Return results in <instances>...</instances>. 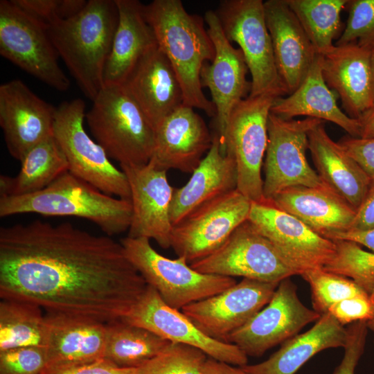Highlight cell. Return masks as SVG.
Returning a JSON list of instances; mask_svg holds the SVG:
<instances>
[{
  "label": "cell",
  "mask_w": 374,
  "mask_h": 374,
  "mask_svg": "<svg viewBox=\"0 0 374 374\" xmlns=\"http://www.w3.org/2000/svg\"><path fill=\"white\" fill-rule=\"evenodd\" d=\"M147 285L121 242L69 222L0 228V298L47 312L119 319Z\"/></svg>",
  "instance_id": "1"
},
{
  "label": "cell",
  "mask_w": 374,
  "mask_h": 374,
  "mask_svg": "<svg viewBox=\"0 0 374 374\" xmlns=\"http://www.w3.org/2000/svg\"><path fill=\"white\" fill-rule=\"evenodd\" d=\"M144 14L177 76L184 104L215 118V107L204 94L200 80L204 64L215 55L204 19L188 13L180 0H154L144 6Z\"/></svg>",
  "instance_id": "2"
},
{
  "label": "cell",
  "mask_w": 374,
  "mask_h": 374,
  "mask_svg": "<svg viewBox=\"0 0 374 374\" xmlns=\"http://www.w3.org/2000/svg\"><path fill=\"white\" fill-rule=\"evenodd\" d=\"M118 22L115 0H89L75 15L46 27L59 57L91 101L104 87L105 67Z\"/></svg>",
  "instance_id": "3"
},
{
  "label": "cell",
  "mask_w": 374,
  "mask_h": 374,
  "mask_svg": "<svg viewBox=\"0 0 374 374\" xmlns=\"http://www.w3.org/2000/svg\"><path fill=\"white\" fill-rule=\"evenodd\" d=\"M24 213L84 218L112 237L129 229L132 206L130 200L107 195L67 171L38 192L1 196V217Z\"/></svg>",
  "instance_id": "4"
},
{
  "label": "cell",
  "mask_w": 374,
  "mask_h": 374,
  "mask_svg": "<svg viewBox=\"0 0 374 374\" xmlns=\"http://www.w3.org/2000/svg\"><path fill=\"white\" fill-rule=\"evenodd\" d=\"M92 102L85 120L109 158L120 166L148 163L154 148V128L124 87H104Z\"/></svg>",
  "instance_id": "5"
},
{
  "label": "cell",
  "mask_w": 374,
  "mask_h": 374,
  "mask_svg": "<svg viewBox=\"0 0 374 374\" xmlns=\"http://www.w3.org/2000/svg\"><path fill=\"white\" fill-rule=\"evenodd\" d=\"M121 243L146 284L176 310L219 294L236 283L232 277L199 272L182 257L170 259L161 255L148 238L127 236Z\"/></svg>",
  "instance_id": "6"
},
{
  "label": "cell",
  "mask_w": 374,
  "mask_h": 374,
  "mask_svg": "<svg viewBox=\"0 0 374 374\" xmlns=\"http://www.w3.org/2000/svg\"><path fill=\"white\" fill-rule=\"evenodd\" d=\"M223 32L238 44L251 75L248 96L287 94L279 78L262 0H223L215 11Z\"/></svg>",
  "instance_id": "7"
},
{
  "label": "cell",
  "mask_w": 374,
  "mask_h": 374,
  "mask_svg": "<svg viewBox=\"0 0 374 374\" xmlns=\"http://www.w3.org/2000/svg\"><path fill=\"white\" fill-rule=\"evenodd\" d=\"M85 114L84 102L80 98L62 102L56 107L53 135L65 155L69 171L107 195L130 200L125 174L87 134Z\"/></svg>",
  "instance_id": "8"
},
{
  "label": "cell",
  "mask_w": 374,
  "mask_h": 374,
  "mask_svg": "<svg viewBox=\"0 0 374 374\" xmlns=\"http://www.w3.org/2000/svg\"><path fill=\"white\" fill-rule=\"evenodd\" d=\"M276 97L247 96L232 110L222 152L234 159L237 189L252 202H265L262 168L268 143V118Z\"/></svg>",
  "instance_id": "9"
},
{
  "label": "cell",
  "mask_w": 374,
  "mask_h": 374,
  "mask_svg": "<svg viewBox=\"0 0 374 374\" xmlns=\"http://www.w3.org/2000/svg\"><path fill=\"white\" fill-rule=\"evenodd\" d=\"M0 54L56 90L65 91L70 87L46 26L12 0L0 1Z\"/></svg>",
  "instance_id": "10"
},
{
  "label": "cell",
  "mask_w": 374,
  "mask_h": 374,
  "mask_svg": "<svg viewBox=\"0 0 374 374\" xmlns=\"http://www.w3.org/2000/svg\"><path fill=\"white\" fill-rule=\"evenodd\" d=\"M323 122L310 117L285 119L270 113L268 143L262 166L265 202H270L278 193L290 187L323 184L306 157L309 132Z\"/></svg>",
  "instance_id": "11"
},
{
  "label": "cell",
  "mask_w": 374,
  "mask_h": 374,
  "mask_svg": "<svg viewBox=\"0 0 374 374\" xmlns=\"http://www.w3.org/2000/svg\"><path fill=\"white\" fill-rule=\"evenodd\" d=\"M190 265L204 274L267 283H280L296 275L248 220L215 251Z\"/></svg>",
  "instance_id": "12"
},
{
  "label": "cell",
  "mask_w": 374,
  "mask_h": 374,
  "mask_svg": "<svg viewBox=\"0 0 374 374\" xmlns=\"http://www.w3.org/2000/svg\"><path fill=\"white\" fill-rule=\"evenodd\" d=\"M251 203L238 189L206 203L173 226L170 247L188 264L206 257L248 220Z\"/></svg>",
  "instance_id": "13"
},
{
  "label": "cell",
  "mask_w": 374,
  "mask_h": 374,
  "mask_svg": "<svg viewBox=\"0 0 374 374\" xmlns=\"http://www.w3.org/2000/svg\"><path fill=\"white\" fill-rule=\"evenodd\" d=\"M119 319L148 330L171 342L198 348L215 360L238 366L247 364L248 357L237 346L204 334L182 312L167 305L149 285Z\"/></svg>",
  "instance_id": "14"
},
{
  "label": "cell",
  "mask_w": 374,
  "mask_h": 374,
  "mask_svg": "<svg viewBox=\"0 0 374 374\" xmlns=\"http://www.w3.org/2000/svg\"><path fill=\"white\" fill-rule=\"evenodd\" d=\"M248 220L296 275L323 269L335 253L333 240L269 202H252Z\"/></svg>",
  "instance_id": "15"
},
{
  "label": "cell",
  "mask_w": 374,
  "mask_h": 374,
  "mask_svg": "<svg viewBox=\"0 0 374 374\" xmlns=\"http://www.w3.org/2000/svg\"><path fill=\"white\" fill-rule=\"evenodd\" d=\"M296 290L290 278L281 280L269 302L231 334L226 342L237 346L247 357H260L317 321L321 315L301 301Z\"/></svg>",
  "instance_id": "16"
},
{
  "label": "cell",
  "mask_w": 374,
  "mask_h": 374,
  "mask_svg": "<svg viewBox=\"0 0 374 374\" xmlns=\"http://www.w3.org/2000/svg\"><path fill=\"white\" fill-rule=\"evenodd\" d=\"M278 284L243 278L222 292L188 304L181 310L204 334L226 342L231 334L269 302Z\"/></svg>",
  "instance_id": "17"
},
{
  "label": "cell",
  "mask_w": 374,
  "mask_h": 374,
  "mask_svg": "<svg viewBox=\"0 0 374 374\" xmlns=\"http://www.w3.org/2000/svg\"><path fill=\"white\" fill-rule=\"evenodd\" d=\"M204 21L215 47V55L211 64H204L200 80L202 87L210 90L216 109V133L222 146L229 117L233 108L250 93L251 82L246 78L249 69L242 51L226 38L215 12L208 10Z\"/></svg>",
  "instance_id": "18"
},
{
  "label": "cell",
  "mask_w": 374,
  "mask_h": 374,
  "mask_svg": "<svg viewBox=\"0 0 374 374\" xmlns=\"http://www.w3.org/2000/svg\"><path fill=\"white\" fill-rule=\"evenodd\" d=\"M130 188L132 215L127 237L153 239L163 249L170 247L173 228L170 209L174 188L166 170L148 162L120 166Z\"/></svg>",
  "instance_id": "19"
},
{
  "label": "cell",
  "mask_w": 374,
  "mask_h": 374,
  "mask_svg": "<svg viewBox=\"0 0 374 374\" xmlns=\"http://www.w3.org/2000/svg\"><path fill=\"white\" fill-rule=\"evenodd\" d=\"M56 107L21 80L0 86V126L10 154L21 161L34 146L53 135Z\"/></svg>",
  "instance_id": "20"
},
{
  "label": "cell",
  "mask_w": 374,
  "mask_h": 374,
  "mask_svg": "<svg viewBox=\"0 0 374 374\" xmlns=\"http://www.w3.org/2000/svg\"><path fill=\"white\" fill-rule=\"evenodd\" d=\"M150 160L157 168L193 173L211 148L212 136L194 108L183 104L154 129Z\"/></svg>",
  "instance_id": "21"
},
{
  "label": "cell",
  "mask_w": 374,
  "mask_h": 374,
  "mask_svg": "<svg viewBox=\"0 0 374 374\" xmlns=\"http://www.w3.org/2000/svg\"><path fill=\"white\" fill-rule=\"evenodd\" d=\"M321 55V70L328 87L350 118L359 120L374 106L371 49L356 44L336 46Z\"/></svg>",
  "instance_id": "22"
},
{
  "label": "cell",
  "mask_w": 374,
  "mask_h": 374,
  "mask_svg": "<svg viewBox=\"0 0 374 374\" xmlns=\"http://www.w3.org/2000/svg\"><path fill=\"white\" fill-rule=\"evenodd\" d=\"M264 12L277 71L290 94L304 80L317 53L286 0L264 1Z\"/></svg>",
  "instance_id": "23"
},
{
  "label": "cell",
  "mask_w": 374,
  "mask_h": 374,
  "mask_svg": "<svg viewBox=\"0 0 374 374\" xmlns=\"http://www.w3.org/2000/svg\"><path fill=\"white\" fill-rule=\"evenodd\" d=\"M48 327L46 368L90 363L105 356L107 323L96 319L46 312Z\"/></svg>",
  "instance_id": "24"
},
{
  "label": "cell",
  "mask_w": 374,
  "mask_h": 374,
  "mask_svg": "<svg viewBox=\"0 0 374 374\" xmlns=\"http://www.w3.org/2000/svg\"><path fill=\"white\" fill-rule=\"evenodd\" d=\"M121 85L154 129L184 104L177 76L158 45L140 59Z\"/></svg>",
  "instance_id": "25"
},
{
  "label": "cell",
  "mask_w": 374,
  "mask_h": 374,
  "mask_svg": "<svg viewBox=\"0 0 374 374\" xmlns=\"http://www.w3.org/2000/svg\"><path fill=\"white\" fill-rule=\"evenodd\" d=\"M269 203L328 239L350 231L357 213L347 201L324 184L287 188Z\"/></svg>",
  "instance_id": "26"
},
{
  "label": "cell",
  "mask_w": 374,
  "mask_h": 374,
  "mask_svg": "<svg viewBox=\"0 0 374 374\" xmlns=\"http://www.w3.org/2000/svg\"><path fill=\"white\" fill-rule=\"evenodd\" d=\"M237 184L235 161L230 154L222 152L215 132L211 148L188 182L174 188L170 209L172 225L206 203L237 189Z\"/></svg>",
  "instance_id": "27"
},
{
  "label": "cell",
  "mask_w": 374,
  "mask_h": 374,
  "mask_svg": "<svg viewBox=\"0 0 374 374\" xmlns=\"http://www.w3.org/2000/svg\"><path fill=\"white\" fill-rule=\"evenodd\" d=\"M321 123L308 134V150L322 182L356 211L370 192L369 179L344 148L328 135Z\"/></svg>",
  "instance_id": "28"
},
{
  "label": "cell",
  "mask_w": 374,
  "mask_h": 374,
  "mask_svg": "<svg viewBox=\"0 0 374 374\" xmlns=\"http://www.w3.org/2000/svg\"><path fill=\"white\" fill-rule=\"evenodd\" d=\"M118 22L104 75V87L121 85L140 59L157 45L138 0H115Z\"/></svg>",
  "instance_id": "29"
},
{
  "label": "cell",
  "mask_w": 374,
  "mask_h": 374,
  "mask_svg": "<svg viewBox=\"0 0 374 374\" xmlns=\"http://www.w3.org/2000/svg\"><path fill=\"white\" fill-rule=\"evenodd\" d=\"M271 113L285 119L303 116L330 121L339 126L350 136H360L359 121L350 118L339 107L337 93L325 82L321 70V55L319 54H317L300 86L288 96H280L274 100Z\"/></svg>",
  "instance_id": "30"
},
{
  "label": "cell",
  "mask_w": 374,
  "mask_h": 374,
  "mask_svg": "<svg viewBox=\"0 0 374 374\" xmlns=\"http://www.w3.org/2000/svg\"><path fill=\"white\" fill-rule=\"evenodd\" d=\"M347 339V328L326 313L310 330L284 341L265 361L240 367L249 374H295L318 353L332 348H344Z\"/></svg>",
  "instance_id": "31"
},
{
  "label": "cell",
  "mask_w": 374,
  "mask_h": 374,
  "mask_svg": "<svg viewBox=\"0 0 374 374\" xmlns=\"http://www.w3.org/2000/svg\"><path fill=\"white\" fill-rule=\"evenodd\" d=\"M20 162L16 176H0L1 196H22L38 192L69 171L65 155L54 135L32 148Z\"/></svg>",
  "instance_id": "32"
},
{
  "label": "cell",
  "mask_w": 374,
  "mask_h": 374,
  "mask_svg": "<svg viewBox=\"0 0 374 374\" xmlns=\"http://www.w3.org/2000/svg\"><path fill=\"white\" fill-rule=\"evenodd\" d=\"M170 342L143 328L116 319L107 323L104 358L121 368H137Z\"/></svg>",
  "instance_id": "33"
},
{
  "label": "cell",
  "mask_w": 374,
  "mask_h": 374,
  "mask_svg": "<svg viewBox=\"0 0 374 374\" xmlns=\"http://www.w3.org/2000/svg\"><path fill=\"white\" fill-rule=\"evenodd\" d=\"M42 308L15 299L0 302V351L24 346L46 347L48 327Z\"/></svg>",
  "instance_id": "34"
},
{
  "label": "cell",
  "mask_w": 374,
  "mask_h": 374,
  "mask_svg": "<svg viewBox=\"0 0 374 374\" xmlns=\"http://www.w3.org/2000/svg\"><path fill=\"white\" fill-rule=\"evenodd\" d=\"M348 0H286L317 54L323 55L340 37L341 12Z\"/></svg>",
  "instance_id": "35"
},
{
  "label": "cell",
  "mask_w": 374,
  "mask_h": 374,
  "mask_svg": "<svg viewBox=\"0 0 374 374\" xmlns=\"http://www.w3.org/2000/svg\"><path fill=\"white\" fill-rule=\"evenodd\" d=\"M333 241L335 253L323 269L352 279L373 300L374 252L364 250L354 242Z\"/></svg>",
  "instance_id": "36"
},
{
  "label": "cell",
  "mask_w": 374,
  "mask_h": 374,
  "mask_svg": "<svg viewBox=\"0 0 374 374\" xmlns=\"http://www.w3.org/2000/svg\"><path fill=\"white\" fill-rule=\"evenodd\" d=\"M301 276L310 285L313 308L320 315L342 300L367 294L352 279L323 269L310 270Z\"/></svg>",
  "instance_id": "37"
},
{
  "label": "cell",
  "mask_w": 374,
  "mask_h": 374,
  "mask_svg": "<svg viewBox=\"0 0 374 374\" xmlns=\"http://www.w3.org/2000/svg\"><path fill=\"white\" fill-rule=\"evenodd\" d=\"M207 359L198 348L170 342L157 356L135 368V371L136 374H204Z\"/></svg>",
  "instance_id": "38"
},
{
  "label": "cell",
  "mask_w": 374,
  "mask_h": 374,
  "mask_svg": "<svg viewBox=\"0 0 374 374\" xmlns=\"http://www.w3.org/2000/svg\"><path fill=\"white\" fill-rule=\"evenodd\" d=\"M346 26L336 46L356 44L371 49L374 46V0H348Z\"/></svg>",
  "instance_id": "39"
},
{
  "label": "cell",
  "mask_w": 374,
  "mask_h": 374,
  "mask_svg": "<svg viewBox=\"0 0 374 374\" xmlns=\"http://www.w3.org/2000/svg\"><path fill=\"white\" fill-rule=\"evenodd\" d=\"M46 366V347L24 346L0 351V374H42Z\"/></svg>",
  "instance_id": "40"
},
{
  "label": "cell",
  "mask_w": 374,
  "mask_h": 374,
  "mask_svg": "<svg viewBox=\"0 0 374 374\" xmlns=\"http://www.w3.org/2000/svg\"><path fill=\"white\" fill-rule=\"evenodd\" d=\"M12 1L46 27L55 21L75 15L87 2L85 0H12Z\"/></svg>",
  "instance_id": "41"
},
{
  "label": "cell",
  "mask_w": 374,
  "mask_h": 374,
  "mask_svg": "<svg viewBox=\"0 0 374 374\" xmlns=\"http://www.w3.org/2000/svg\"><path fill=\"white\" fill-rule=\"evenodd\" d=\"M368 329L366 321L352 323L347 328L348 339L344 347V357L332 374H355L364 351Z\"/></svg>",
  "instance_id": "42"
},
{
  "label": "cell",
  "mask_w": 374,
  "mask_h": 374,
  "mask_svg": "<svg viewBox=\"0 0 374 374\" xmlns=\"http://www.w3.org/2000/svg\"><path fill=\"white\" fill-rule=\"evenodd\" d=\"M373 311V300L368 294H364L335 303L329 308L327 313L344 326L359 321H368Z\"/></svg>",
  "instance_id": "43"
},
{
  "label": "cell",
  "mask_w": 374,
  "mask_h": 374,
  "mask_svg": "<svg viewBox=\"0 0 374 374\" xmlns=\"http://www.w3.org/2000/svg\"><path fill=\"white\" fill-rule=\"evenodd\" d=\"M338 143L366 174L370 182L369 193L374 191V138L363 139L348 135L342 137Z\"/></svg>",
  "instance_id": "44"
},
{
  "label": "cell",
  "mask_w": 374,
  "mask_h": 374,
  "mask_svg": "<svg viewBox=\"0 0 374 374\" xmlns=\"http://www.w3.org/2000/svg\"><path fill=\"white\" fill-rule=\"evenodd\" d=\"M42 374H136L135 368H121L105 359L59 368L46 369Z\"/></svg>",
  "instance_id": "45"
},
{
  "label": "cell",
  "mask_w": 374,
  "mask_h": 374,
  "mask_svg": "<svg viewBox=\"0 0 374 374\" xmlns=\"http://www.w3.org/2000/svg\"><path fill=\"white\" fill-rule=\"evenodd\" d=\"M374 229V191L370 193L360 207L350 231H366Z\"/></svg>",
  "instance_id": "46"
},
{
  "label": "cell",
  "mask_w": 374,
  "mask_h": 374,
  "mask_svg": "<svg viewBox=\"0 0 374 374\" xmlns=\"http://www.w3.org/2000/svg\"><path fill=\"white\" fill-rule=\"evenodd\" d=\"M330 240H342L354 242L374 252V229L366 231H348L332 235Z\"/></svg>",
  "instance_id": "47"
},
{
  "label": "cell",
  "mask_w": 374,
  "mask_h": 374,
  "mask_svg": "<svg viewBox=\"0 0 374 374\" xmlns=\"http://www.w3.org/2000/svg\"><path fill=\"white\" fill-rule=\"evenodd\" d=\"M204 374H249L241 367L208 357L202 369Z\"/></svg>",
  "instance_id": "48"
},
{
  "label": "cell",
  "mask_w": 374,
  "mask_h": 374,
  "mask_svg": "<svg viewBox=\"0 0 374 374\" xmlns=\"http://www.w3.org/2000/svg\"><path fill=\"white\" fill-rule=\"evenodd\" d=\"M360 124V138H374V106L358 120Z\"/></svg>",
  "instance_id": "49"
},
{
  "label": "cell",
  "mask_w": 374,
  "mask_h": 374,
  "mask_svg": "<svg viewBox=\"0 0 374 374\" xmlns=\"http://www.w3.org/2000/svg\"><path fill=\"white\" fill-rule=\"evenodd\" d=\"M368 328L370 329L374 335V299H373V311L371 317L366 321Z\"/></svg>",
  "instance_id": "50"
},
{
  "label": "cell",
  "mask_w": 374,
  "mask_h": 374,
  "mask_svg": "<svg viewBox=\"0 0 374 374\" xmlns=\"http://www.w3.org/2000/svg\"><path fill=\"white\" fill-rule=\"evenodd\" d=\"M371 61L374 80V46L371 48Z\"/></svg>",
  "instance_id": "51"
}]
</instances>
